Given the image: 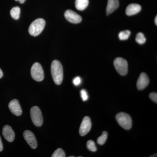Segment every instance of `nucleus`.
Instances as JSON below:
<instances>
[{
    "instance_id": "4",
    "label": "nucleus",
    "mask_w": 157,
    "mask_h": 157,
    "mask_svg": "<svg viewBox=\"0 0 157 157\" xmlns=\"http://www.w3.org/2000/svg\"><path fill=\"white\" fill-rule=\"evenodd\" d=\"M30 114L32 121L34 125L37 127L41 126L43 122V117L39 107L37 106L32 107L30 110Z\"/></svg>"
},
{
    "instance_id": "19",
    "label": "nucleus",
    "mask_w": 157,
    "mask_h": 157,
    "mask_svg": "<svg viewBox=\"0 0 157 157\" xmlns=\"http://www.w3.org/2000/svg\"><path fill=\"white\" fill-rule=\"evenodd\" d=\"M136 41L139 44H143L146 42V38L142 33H139L136 37Z\"/></svg>"
},
{
    "instance_id": "15",
    "label": "nucleus",
    "mask_w": 157,
    "mask_h": 157,
    "mask_svg": "<svg viewBox=\"0 0 157 157\" xmlns=\"http://www.w3.org/2000/svg\"><path fill=\"white\" fill-rule=\"evenodd\" d=\"M89 5V0H76L75 6L78 11H83Z\"/></svg>"
},
{
    "instance_id": "1",
    "label": "nucleus",
    "mask_w": 157,
    "mask_h": 157,
    "mask_svg": "<svg viewBox=\"0 0 157 157\" xmlns=\"http://www.w3.org/2000/svg\"><path fill=\"white\" fill-rule=\"evenodd\" d=\"M51 71L55 83L58 85L61 84L63 78V70L60 62L57 60L53 61L51 67Z\"/></svg>"
},
{
    "instance_id": "23",
    "label": "nucleus",
    "mask_w": 157,
    "mask_h": 157,
    "mask_svg": "<svg viewBox=\"0 0 157 157\" xmlns=\"http://www.w3.org/2000/svg\"><path fill=\"white\" fill-rule=\"evenodd\" d=\"M81 82V78H80V77L79 76H77L73 79V82L74 85L77 86L80 84Z\"/></svg>"
},
{
    "instance_id": "26",
    "label": "nucleus",
    "mask_w": 157,
    "mask_h": 157,
    "mask_svg": "<svg viewBox=\"0 0 157 157\" xmlns=\"http://www.w3.org/2000/svg\"><path fill=\"white\" fill-rule=\"evenodd\" d=\"M25 1L26 0H15L16 2H19V3L21 4H23L25 2Z\"/></svg>"
},
{
    "instance_id": "13",
    "label": "nucleus",
    "mask_w": 157,
    "mask_h": 157,
    "mask_svg": "<svg viewBox=\"0 0 157 157\" xmlns=\"http://www.w3.org/2000/svg\"><path fill=\"white\" fill-rule=\"evenodd\" d=\"M141 9V6L139 4H130L126 9V14L128 16H132L139 13Z\"/></svg>"
},
{
    "instance_id": "30",
    "label": "nucleus",
    "mask_w": 157,
    "mask_h": 157,
    "mask_svg": "<svg viewBox=\"0 0 157 157\" xmlns=\"http://www.w3.org/2000/svg\"><path fill=\"white\" fill-rule=\"evenodd\" d=\"M74 156H70V157H74Z\"/></svg>"
},
{
    "instance_id": "12",
    "label": "nucleus",
    "mask_w": 157,
    "mask_h": 157,
    "mask_svg": "<svg viewBox=\"0 0 157 157\" xmlns=\"http://www.w3.org/2000/svg\"><path fill=\"white\" fill-rule=\"evenodd\" d=\"M2 134L3 136L7 141L9 142H12L14 141L15 138V134L13 129L10 126L6 125L3 127Z\"/></svg>"
},
{
    "instance_id": "8",
    "label": "nucleus",
    "mask_w": 157,
    "mask_h": 157,
    "mask_svg": "<svg viewBox=\"0 0 157 157\" xmlns=\"http://www.w3.org/2000/svg\"><path fill=\"white\" fill-rule=\"evenodd\" d=\"M23 136L29 145L33 149L36 148L37 142L36 137L33 133L30 131L26 130L23 133Z\"/></svg>"
},
{
    "instance_id": "11",
    "label": "nucleus",
    "mask_w": 157,
    "mask_h": 157,
    "mask_svg": "<svg viewBox=\"0 0 157 157\" xmlns=\"http://www.w3.org/2000/svg\"><path fill=\"white\" fill-rule=\"evenodd\" d=\"M149 83V79L146 73H141L137 81V88L140 90L144 89L148 85Z\"/></svg>"
},
{
    "instance_id": "3",
    "label": "nucleus",
    "mask_w": 157,
    "mask_h": 157,
    "mask_svg": "<svg viewBox=\"0 0 157 157\" xmlns=\"http://www.w3.org/2000/svg\"><path fill=\"white\" fill-rule=\"evenodd\" d=\"M118 123L121 127L125 130H130L132 127V119L128 113L121 112L118 113L116 116Z\"/></svg>"
},
{
    "instance_id": "17",
    "label": "nucleus",
    "mask_w": 157,
    "mask_h": 157,
    "mask_svg": "<svg viewBox=\"0 0 157 157\" xmlns=\"http://www.w3.org/2000/svg\"><path fill=\"white\" fill-rule=\"evenodd\" d=\"M107 136H108V134L107 132H103L101 136L98 137L97 140V142L98 144L101 145H104L107 140Z\"/></svg>"
},
{
    "instance_id": "22",
    "label": "nucleus",
    "mask_w": 157,
    "mask_h": 157,
    "mask_svg": "<svg viewBox=\"0 0 157 157\" xmlns=\"http://www.w3.org/2000/svg\"><path fill=\"white\" fill-rule=\"evenodd\" d=\"M80 94H81V97L82 101H87L89 96L87 92L85 90H82L80 91Z\"/></svg>"
},
{
    "instance_id": "16",
    "label": "nucleus",
    "mask_w": 157,
    "mask_h": 157,
    "mask_svg": "<svg viewBox=\"0 0 157 157\" xmlns=\"http://www.w3.org/2000/svg\"><path fill=\"white\" fill-rule=\"evenodd\" d=\"M21 10L19 7H15L12 8L10 11V14L12 18L15 20L19 19Z\"/></svg>"
},
{
    "instance_id": "20",
    "label": "nucleus",
    "mask_w": 157,
    "mask_h": 157,
    "mask_svg": "<svg viewBox=\"0 0 157 157\" xmlns=\"http://www.w3.org/2000/svg\"><path fill=\"white\" fill-rule=\"evenodd\" d=\"M87 147L90 151L95 152L97 151V148L95 143L92 140H89L87 142Z\"/></svg>"
},
{
    "instance_id": "10",
    "label": "nucleus",
    "mask_w": 157,
    "mask_h": 157,
    "mask_svg": "<svg viewBox=\"0 0 157 157\" xmlns=\"http://www.w3.org/2000/svg\"><path fill=\"white\" fill-rule=\"evenodd\" d=\"M9 107L11 112L16 116H19L22 114L21 107L19 102L16 99H14L9 103Z\"/></svg>"
},
{
    "instance_id": "29",
    "label": "nucleus",
    "mask_w": 157,
    "mask_h": 157,
    "mask_svg": "<svg viewBox=\"0 0 157 157\" xmlns=\"http://www.w3.org/2000/svg\"><path fill=\"white\" fill-rule=\"evenodd\" d=\"M154 155V156H153V155H152V156H151L150 157H157V154H155Z\"/></svg>"
},
{
    "instance_id": "7",
    "label": "nucleus",
    "mask_w": 157,
    "mask_h": 157,
    "mask_svg": "<svg viewBox=\"0 0 157 157\" xmlns=\"http://www.w3.org/2000/svg\"><path fill=\"white\" fill-rule=\"evenodd\" d=\"M92 123L89 117H85L82 122L79 128V133L82 136L87 135L91 128Z\"/></svg>"
},
{
    "instance_id": "27",
    "label": "nucleus",
    "mask_w": 157,
    "mask_h": 157,
    "mask_svg": "<svg viewBox=\"0 0 157 157\" xmlns=\"http://www.w3.org/2000/svg\"><path fill=\"white\" fill-rule=\"evenodd\" d=\"M3 76V73L2 70L0 69V78H2Z\"/></svg>"
},
{
    "instance_id": "28",
    "label": "nucleus",
    "mask_w": 157,
    "mask_h": 157,
    "mask_svg": "<svg viewBox=\"0 0 157 157\" xmlns=\"http://www.w3.org/2000/svg\"><path fill=\"white\" fill-rule=\"evenodd\" d=\"M157 16H156L155 18V24L156 25H157Z\"/></svg>"
},
{
    "instance_id": "24",
    "label": "nucleus",
    "mask_w": 157,
    "mask_h": 157,
    "mask_svg": "<svg viewBox=\"0 0 157 157\" xmlns=\"http://www.w3.org/2000/svg\"><path fill=\"white\" fill-rule=\"evenodd\" d=\"M149 98L151 99L155 102L157 103V94L156 93H151L150 94Z\"/></svg>"
},
{
    "instance_id": "14",
    "label": "nucleus",
    "mask_w": 157,
    "mask_h": 157,
    "mask_svg": "<svg viewBox=\"0 0 157 157\" xmlns=\"http://www.w3.org/2000/svg\"><path fill=\"white\" fill-rule=\"evenodd\" d=\"M118 0H108L106 11L107 15L113 13L118 8L119 6Z\"/></svg>"
},
{
    "instance_id": "2",
    "label": "nucleus",
    "mask_w": 157,
    "mask_h": 157,
    "mask_svg": "<svg viewBox=\"0 0 157 157\" xmlns=\"http://www.w3.org/2000/svg\"><path fill=\"white\" fill-rule=\"evenodd\" d=\"M45 21L42 18H38L34 21L30 25L29 29V34L34 36H37L41 34L44 29Z\"/></svg>"
},
{
    "instance_id": "6",
    "label": "nucleus",
    "mask_w": 157,
    "mask_h": 157,
    "mask_svg": "<svg viewBox=\"0 0 157 157\" xmlns=\"http://www.w3.org/2000/svg\"><path fill=\"white\" fill-rule=\"evenodd\" d=\"M31 73L32 78L36 81L41 82L44 79V71L42 66L39 63H36L33 65L31 68Z\"/></svg>"
},
{
    "instance_id": "9",
    "label": "nucleus",
    "mask_w": 157,
    "mask_h": 157,
    "mask_svg": "<svg viewBox=\"0 0 157 157\" xmlns=\"http://www.w3.org/2000/svg\"><path fill=\"white\" fill-rule=\"evenodd\" d=\"M65 17L69 22L73 24H78L82 21V17L75 11L68 10L65 12Z\"/></svg>"
},
{
    "instance_id": "25",
    "label": "nucleus",
    "mask_w": 157,
    "mask_h": 157,
    "mask_svg": "<svg viewBox=\"0 0 157 157\" xmlns=\"http://www.w3.org/2000/svg\"><path fill=\"white\" fill-rule=\"evenodd\" d=\"M3 146L2 143V140H1V137H0V152L3 150Z\"/></svg>"
},
{
    "instance_id": "5",
    "label": "nucleus",
    "mask_w": 157,
    "mask_h": 157,
    "mask_svg": "<svg viewBox=\"0 0 157 157\" xmlns=\"http://www.w3.org/2000/svg\"><path fill=\"white\" fill-rule=\"evenodd\" d=\"M113 64L118 73L121 76H125L128 72V62L122 58L118 57L114 60Z\"/></svg>"
},
{
    "instance_id": "21",
    "label": "nucleus",
    "mask_w": 157,
    "mask_h": 157,
    "mask_svg": "<svg viewBox=\"0 0 157 157\" xmlns=\"http://www.w3.org/2000/svg\"><path fill=\"white\" fill-rule=\"evenodd\" d=\"M52 157H66L65 152L62 148H59L56 150L52 154Z\"/></svg>"
},
{
    "instance_id": "18",
    "label": "nucleus",
    "mask_w": 157,
    "mask_h": 157,
    "mask_svg": "<svg viewBox=\"0 0 157 157\" xmlns=\"http://www.w3.org/2000/svg\"><path fill=\"white\" fill-rule=\"evenodd\" d=\"M131 33L130 31L125 30L121 32L119 34L118 37L121 40H125L128 39L131 35Z\"/></svg>"
}]
</instances>
